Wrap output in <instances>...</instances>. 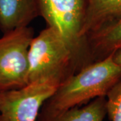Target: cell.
<instances>
[{"label": "cell", "instance_id": "1", "mask_svg": "<svg viewBox=\"0 0 121 121\" xmlns=\"http://www.w3.org/2000/svg\"><path fill=\"white\" fill-rule=\"evenodd\" d=\"M121 78V66L114 60V52L66 78L53 95L44 102L37 120H45L70 108L106 96Z\"/></svg>", "mask_w": 121, "mask_h": 121}, {"label": "cell", "instance_id": "2", "mask_svg": "<svg viewBox=\"0 0 121 121\" xmlns=\"http://www.w3.org/2000/svg\"><path fill=\"white\" fill-rule=\"evenodd\" d=\"M78 51L58 31L48 26L30 43L28 83L44 78L65 79V71Z\"/></svg>", "mask_w": 121, "mask_h": 121}, {"label": "cell", "instance_id": "3", "mask_svg": "<svg viewBox=\"0 0 121 121\" xmlns=\"http://www.w3.org/2000/svg\"><path fill=\"white\" fill-rule=\"evenodd\" d=\"M63 80L44 78L20 88L0 91V121H36L40 108Z\"/></svg>", "mask_w": 121, "mask_h": 121}, {"label": "cell", "instance_id": "4", "mask_svg": "<svg viewBox=\"0 0 121 121\" xmlns=\"http://www.w3.org/2000/svg\"><path fill=\"white\" fill-rule=\"evenodd\" d=\"M34 38L32 28H17L0 38V91L28 84V51Z\"/></svg>", "mask_w": 121, "mask_h": 121}, {"label": "cell", "instance_id": "5", "mask_svg": "<svg viewBox=\"0 0 121 121\" xmlns=\"http://www.w3.org/2000/svg\"><path fill=\"white\" fill-rule=\"evenodd\" d=\"M40 16L48 26L58 31L73 48L79 50L87 0H37Z\"/></svg>", "mask_w": 121, "mask_h": 121}, {"label": "cell", "instance_id": "6", "mask_svg": "<svg viewBox=\"0 0 121 121\" xmlns=\"http://www.w3.org/2000/svg\"><path fill=\"white\" fill-rule=\"evenodd\" d=\"M39 16L37 0H0V29L4 33L28 26Z\"/></svg>", "mask_w": 121, "mask_h": 121}, {"label": "cell", "instance_id": "7", "mask_svg": "<svg viewBox=\"0 0 121 121\" xmlns=\"http://www.w3.org/2000/svg\"><path fill=\"white\" fill-rule=\"evenodd\" d=\"M121 16V0H87L81 38L86 40L91 33Z\"/></svg>", "mask_w": 121, "mask_h": 121}, {"label": "cell", "instance_id": "8", "mask_svg": "<svg viewBox=\"0 0 121 121\" xmlns=\"http://www.w3.org/2000/svg\"><path fill=\"white\" fill-rule=\"evenodd\" d=\"M86 39L91 50L102 55V59L121 49V16L91 33Z\"/></svg>", "mask_w": 121, "mask_h": 121}, {"label": "cell", "instance_id": "9", "mask_svg": "<svg viewBox=\"0 0 121 121\" xmlns=\"http://www.w3.org/2000/svg\"><path fill=\"white\" fill-rule=\"evenodd\" d=\"M106 114V98L102 96L83 106H75L55 117L36 121H103Z\"/></svg>", "mask_w": 121, "mask_h": 121}, {"label": "cell", "instance_id": "10", "mask_svg": "<svg viewBox=\"0 0 121 121\" xmlns=\"http://www.w3.org/2000/svg\"><path fill=\"white\" fill-rule=\"evenodd\" d=\"M106 110L111 121H121V78L108 91Z\"/></svg>", "mask_w": 121, "mask_h": 121}, {"label": "cell", "instance_id": "11", "mask_svg": "<svg viewBox=\"0 0 121 121\" xmlns=\"http://www.w3.org/2000/svg\"><path fill=\"white\" fill-rule=\"evenodd\" d=\"M114 60L117 64L121 66V49H119L114 52Z\"/></svg>", "mask_w": 121, "mask_h": 121}]
</instances>
